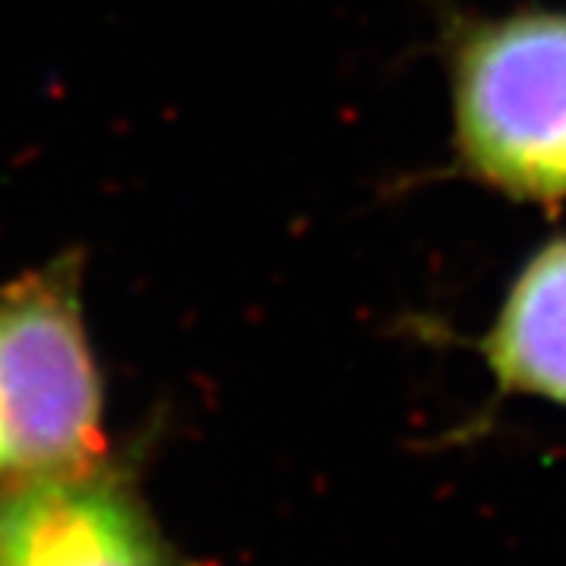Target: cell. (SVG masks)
Wrapping results in <instances>:
<instances>
[{"instance_id": "obj_1", "label": "cell", "mask_w": 566, "mask_h": 566, "mask_svg": "<svg viewBox=\"0 0 566 566\" xmlns=\"http://www.w3.org/2000/svg\"><path fill=\"white\" fill-rule=\"evenodd\" d=\"M457 174L504 199L566 202V10L447 25Z\"/></svg>"}, {"instance_id": "obj_2", "label": "cell", "mask_w": 566, "mask_h": 566, "mask_svg": "<svg viewBox=\"0 0 566 566\" xmlns=\"http://www.w3.org/2000/svg\"><path fill=\"white\" fill-rule=\"evenodd\" d=\"M104 457L76 252L0 286V491Z\"/></svg>"}, {"instance_id": "obj_3", "label": "cell", "mask_w": 566, "mask_h": 566, "mask_svg": "<svg viewBox=\"0 0 566 566\" xmlns=\"http://www.w3.org/2000/svg\"><path fill=\"white\" fill-rule=\"evenodd\" d=\"M0 566H177L126 472L102 460L0 491Z\"/></svg>"}, {"instance_id": "obj_4", "label": "cell", "mask_w": 566, "mask_h": 566, "mask_svg": "<svg viewBox=\"0 0 566 566\" xmlns=\"http://www.w3.org/2000/svg\"><path fill=\"white\" fill-rule=\"evenodd\" d=\"M501 394L566 406V237L535 249L479 337Z\"/></svg>"}]
</instances>
